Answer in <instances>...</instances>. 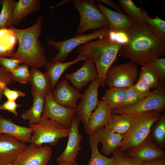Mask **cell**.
Returning a JSON list of instances; mask_svg holds the SVG:
<instances>
[{"mask_svg": "<svg viewBox=\"0 0 165 165\" xmlns=\"http://www.w3.org/2000/svg\"><path fill=\"white\" fill-rule=\"evenodd\" d=\"M128 42L119 52L125 58L142 66L147 62L165 55V43L158 39L144 21L135 22L127 32Z\"/></svg>", "mask_w": 165, "mask_h": 165, "instance_id": "obj_1", "label": "cell"}, {"mask_svg": "<svg viewBox=\"0 0 165 165\" xmlns=\"http://www.w3.org/2000/svg\"><path fill=\"white\" fill-rule=\"evenodd\" d=\"M43 22V17L40 16L33 25L27 28L19 29L13 26L10 27L18 42L17 49L11 58L31 68L38 69L45 66L47 62L45 50L38 40Z\"/></svg>", "mask_w": 165, "mask_h": 165, "instance_id": "obj_2", "label": "cell"}, {"mask_svg": "<svg viewBox=\"0 0 165 165\" xmlns=\"http://www.w3.org/2000/svg\"><path fill=\"white\" fill-rule=\"evenodd\" d=\"M122 45L112 42L108 36L79 47V54L87 57L94 62L98 73L100 86L102 87L105 86L106 73L116 60Z\"/></svg>", "mask_w": 165, "mask_h": 165, "instance_id": "obj_3", "label": "cell"}, {"mask_svg": "<svg viewBox=\"0 0 165 165\" xmlns=\"http://www.w3.org/2000/svg\"><path fill=\"white\" fill-rule=\"evenodd\" d=\"M161 115L153 111L133 116L131 125L116 150L125 153L141 144L149 136L152 126Z\"/></svg>", "mask_w": 165, "mask_h": 165, "instance_id": "obj_4", "label": "cell"}, {"mask_svg": "<svg viewBox=\"0 0 165 165\" xmlns=\"http://www.w3.org/2000/svg\"><path fill=\"white\" fill-rule=\"evenodd\" d=\"M75 8L80 16L77 35L83 34L89 30H96L109 27L105 15L94 0H72Z\"/></svg>", "mask_w": 165, "mask_h": 165, "instance_id": "obj_5", "label": "cell"}, {"mask_svg": "<svg viewBox=\"0 0 165 165\" xmlns=\"http://www.w3.org/2000/svg\"><path fill=\"white\" fill-rule=\"evenodd\" d=\"M29 127L33 131L30 143L39 146L43 144L55 145L60 139L68 137L70 130L58 122L42 118L38 123Z\"/></svg>", "mask_w": 165, "mask_h": 165, "instance_id": "obj_6", "label": "cell"}, {"mask_svg": "<svg viewBox=\"0 0 165 165\" xmlns=\"http://www.w3.org/2000/svg\"><path fill=\"white\" fill-rule=\"evenodd\" d=\"M160 81L159 86L138 103L125 108L112 110L113 115L130 114L134 116L155 111L161 112L165 109V88Z\"/></svg>", "mask_w": 165, "mask_h": 165, "instance_id": "obj_7", "label": "cell"}, {"mask_svg": "<svg viewBox=\"0 0 165 165\" xmlns=\"http://www.w3.org/2000/svg\"><path fill=\"white\" fill-rule=\"evenodd\" d=\"M110 31L109 28L108 27L94 31L88 34H76L72 38L59 42L54 41L47 38L46 39V43L49 45L53 46L55 49L58 50L52 61L63 62L67 60L71 52L77 47L95 39L107 37Z\"/></svg>", "mask_w": 165, "mask_h": 165, "instance_id": "obj_8", "label": "cell"}, {"mask_svg": "<svg viewBox=\"0 0 165 165\" xmlns=\"http://www.w3.org/2000/svg\"><path fill=\"white\" fill-rule=\"evenodd\" d=\"M139 72L137 64L130 61L112 65L106 74L105 85L109 88H127L137 82Z\"/></svg>", "mask_w": 165, "mask_h": 165, "instance_id": "obj_9", "label": "cell"}, {"mask_svg": "<svg viewBox=\"0 0 165 165\" xmlns=\"http://www.w3.org/2000/svg\"><path fill=\"white\" fill-rule=\"evenodd\" d=\"M52 91L45 96L42 118L56 121L70 129L72 119L76 113L75 109L65 107L58 104L53 97Z\"/></svg>", "mask_w": 165, "mask_h": 165, "instance_id": "obj_10", "label": "cell"}, {"mask_svg": "<svg viewBox=\"0 0 165 165\" xmlns=\"http://www.w3.org/2000/svg\"><path fill=\"white\" fill-rule=\"evenodd\" d=\"M53 154L48 144L38 146L31 144L25 147L13 163L14 165H47Z\"/></svg>", "mask_w": 165, "mask_h": 165, "instance_id": "obj_11", "label": "cell"}, {"mask_svg": "<svg viewBox=\"0 0 165 165\" xmlns=\"http://www.w3.org/2000/svg\"><path fill=\"white\" fill-rule=\"evenodd\" d=\"M99 86L98 78L91 82L82 94L81 101L75 108L80 121L84 125L87 123L91 114L99 104L98 89Z\"/></svg>", "mask_w": 165, "mask_h": 165, "instance_id": "obj_12", "label": "cell"}, {"mask_svg": "<svg viewBox=\"0 0 165 165\" xmlns=\"http://www.w3.org/2000/svg\"><path fill=\"white\" fill-rule=\"evenodd\" d=\"M80 122L77 115L74 116L70 128L67 145L62 154L57 159V163L68 161L73 165H77L76 158L80 151L82 149L80 144L83 138V135L79 131Z\"/></svg>", "mask_w": 165, "mask_h": 165, "instance_id": "obj_13", "label": "cell"}, {"mask_svg": "<svg viewBox=\"0 0 165 165\" xmlns=\"http://www.w3.org/2000/svg\"><path fill=\"white\" fill-rule=\"evenodd\" d=\"M98 77V72L94 62L88 58L78 70L64 75L65 79L69 80L75 89L79 91L86 86L89 82L97 79Z\"/></svg>", "mask_w": 165, "mask_h": 165, "instance_id": "obj_14", "label": "cell"}, {"mask_svg": "<svg viewBox=\"0 0 165 165\" xmlns=\"http://www.w3.org/2000/svg\"><path fill=\"white\" fill-rule=\"evenodd\" d=\"M126 152L129 157L143 163L165 157V151L157 145L149 136L140 145Z\"/></svg>", "mask_w": 165, "mask_h": 165, "instance_id": "obj_15", "label": "cell"}, {"mask_svg": "<svg viewBox=\"0 0 165 165\" xmlns=\"http://www.w3.org/2000/svg\"><path fill=\"white\" fill-rule=\"evenodd\" d=\"M56 85V89L52 91L55 101L63 107L75 108L77 100L81 99L82 94L72 87L65 79L58 81Z\"/></svg>", "mask_w": 165, "mask_h": 165, "instance_id": "obj_16", "label": "cell"}, {"mask_svg": "<svg viewBox=\"0 0 165 165\" xmlns=\"http://www.w3.org/2000/svg\"><path fill=\"white\" fill-rule=\"evenodd\" d=\"M113 116L112 109L107 103L104 100L99 101L88 122L84 125L86 132L90 135L98 129L106 126L112 120Z\"/></svg>", "mask_w": 165, "mask_h": 165, "instance_id": "obj_17", "label": "cell"}, {"mask_svg": "<svg viewBox=\"0 0 165 165\" xmlns=\"http://www.w3.org/2000/svg\"><path fill=\"white\" fill-rule=\"evenodd\" d=\"M26 145L15 138L0 134V162L4 165L13 163Z\"/></svg>", "mask_w": 165, "mask_h": 165, "instance_id": "obj_18", "label": "cell"}, {"mask_svg": "<svg viewBox=\"0 0 165 165\" xmlns=\"http://www.w3.org/2000/svg\"><path fill=\"white\" fill-rule=\"evenodd\" d=\"M97 2V6L105 16L110 31L127 32L134 24V21L127 14L115 12Z\"/></svg>", "mask_w": 165, "mask_h": 165, "instance_id": "obj_19", "label": "cell"}, {"mask_svg": "<svg viewBox=\"0 0 165 165\" xmlns=\"http://www.w3.org/2000/svg\"><path fill=\"white\" fill-rule=\"evenodd\" d=\"M95 132L98 142L102 145L101 151L106 156L117 148L124 135L115 132L105 126L98 129Z\"/></svg>", "mask_w": 165, "mask_h": 165, "instance_id": "obj_20", "label": "cell"}, {"mask_svg": "<svg viewBox=\"0 0 165 165\" xmlns=\"http://www.w3.org/2000/svg\"><path fill=\"white\" fill-rule=\"evenodd\" d=\"M33 133L32 129L29 127L18 125L12 121L0 116V134L9 135L25 144L30 143Z\"/></svg>", "mask_w": 165, "mask_h": 165, "instance_id": "obj_21", "label": "cell"}, {"mask_svg": "<svg viewBox=\"0 0 165 165\" xmlns=\"http://www.w3.org/2000/svg\"><path fill=\"white\" fill-rule=\"evenodd\" d=\"M29 82L31 85L33 97L42 93L46 94L53 89L50 79L46 72L43 73L38 69L31 68Z\"/></svg>", "mask_w": 165, "mask_h": 165, "instance_id": "obj_22", "label": "cell"}, {"mask_svg": "<svg viewBox=\"0 0 165 165\" xmlns=\"http://www.w3.org/2000/svg\"><path fill=\"white\" fill-rule=\"evenodd\" d=\"M87 58L86 56L79 54L75 59L67 62L47 61L45 66L46 72L50 79L53 89L66 69L72 65L79 61H85Z\"/></svg>", "mask_w": 165, "mask_h": 165, "instance_id": "obj_23", "label": "cell"}, {"mask_svg": "<svg viewBox=\"0 0 165 165\" xmlns=\"http://www.w3.org/2000/svg\"><path fill=\"white\" fill-rule=\"evenodd\" d=\"M41 8L39 0H19L16 2L13 13V24L20 23L29 15Z\"/></svg>", "mask_w": 165, "mask_h": 165, "instance_id": "obj_24", "label": "cell"}, {"mask_svg": "<svg viewBox=\"0 0 165 165\" xmlns=\"http://www.w3.org/2000/svg\"><path fill=\"white\" fill-rule=\"evenodd\" d=\"M45 95V94L42 93L33 97L31 107L22 114L21 118L28 120L29 126L36 124L41 120L44 108Z\"/></svg>", "mask_w": 165, "mask_h": 165, "instance_id": "obj_25", "label": "cell"}, {"mask_svg": "<svg viewBox=\"0 0 165 165\" xmlns=\"http://www.w3.org/2000/svg\"><path fill=\"white\" fill-rule=\"evenodd\" d=\"M89 140L91 154L88 165H115L114 156L108 158L99 152L98 148L99 142L95 132L90 135Z\"/></svg>", "mask_w": 165, "mask_h": 165, "instance_id": "obj_26", "label": "cell"}, {"mask_svg": "<svg viewBox=\"0 0 165 165\" xmlns=\"http://www.w3.org/2000/svg\"><path fill=\"white\" fill-rule=\"evenodd\" d=\"M133 118L130 114L113 115L112 120L105 127L115 132L124 134L131 125Z\"/></svg>", "mask_w": 165, "mask_h": 165, "instance_id": "obj_27", "label": "cell"}, {"mask_svg": "<svg viewBox=\"0 0 165 165\" xmlns=\"http://www.w3.org/2000/svg\"><path fill=\"white\" fill-rule=\"evenodd\" d=\"M16 2L15 0H0L2 9L0 13V29H8L13 25V9Z\"/></svg>", "mask_w": 165, "mask_h": 165, "instance_id": "obj_28", "label": "cell"}, {"mask_svg": "<svg viewBox=\"0 0 165 165\" xmlns=\"http://www.w3.org/2000/svg\"><path fill=\"white\" fill-rule=\"evenodd\" d=\"M127 88H109L102 97L112 110L117 108L123 101Z\"/></svg>", "mask_w": 165, "mask_h": 165, "instance_id": "obj_29", "label": "cell"}, {"mask_svg": "<svg viewBox=\"0 0 165 165\" xmlns=\"http://www.w3.org/2000/svg\"><path fill=\"white\" fill-rule=\"evenodd\" d=\"M144 20L155 36L165 43V21L157 16L150 18L145 11Z\"/></svg>", "mask_w": 165, "mask_h": 165, "instance_id": "obj_30", "label": "cell"}, {"mask_svg": "<svg viewBox=\"0 0 165 165\" xmlns=\"http://www.w3.org/2000/svg\"><path fill=\"white\" fill-rule=\"evenodd\" d=\"M152 133L149 136L152 141L159 147L163 149L165 147V113L152 126Z\"/></svg>", "mask_w": 165, "mask_h": 165, "instance_id": "obj_31", "label": "cell"}, {"mask_svg": "<svg viewBox=\"0 0 165 165\" xmlns=\"http://www.w3.org/2000/svg\"><path fill=\"white\" fill-rule=\"evenodd\" d=\"M118 2L127 14L135 22L144 21V13L145 11L144 9L138 7L131 0H119Z\"/></svg>", "mask_w": 165, "mask_h": 165, "instance_id": "obj_32", "label": "cell"}, {"mask_svg": "<svg viewBox=\"0 0 165 165\" xmlns=\"http://www.w3.org/2000/svg\"><path fill=\"white\" fill-rule=\"evenodd\" d=\"M144 67L153 72L158 77L160 82H165V59L155 58L144 64Z\"/></svg>", "mask_w": 165, "mask_h": 165, "instance_id": "obj_33", "label": "cell"}, {"mask_svg": "<svg viewBox=\"0 0 165 165\" xmlns=\"http://www.w3.org/2000/svg\"><path fill=\"white\" fill-rule=\"evenodd\" d=\"M29 66L26 64L19 65L10 73L12 81L26 84L29 82L30 72Z\"/></svg>", "mask_w": 165, "mask_h": 165, "instance_id": "obj_34", "label": "cell"}, {"mask_svg": "<svg viewBox=\"0 0 165 165\" xmlns=\"http://www.w3.org/2000/svg\"><path fill=\"white\" fill-rule=\"evenodd\" d=\"M139 78L142 79L150 87L154 90L159 86L160 81L156 75L148 68L142 66L139 72Z\"/></svg>", "mask_w": 165, "mask_h": 165, "instance_id": "obj_35", "label": "cell"}, {"mask_svg": "<svg viewBox=\"0 0 165 165\" xmlns=\"http://www.w3.org/2000/svg\"><path fill=\"white\" fill-rule=\"evenodd\" d=\"M132 86L127 88L124 100L117 108H125L134 105L147 95L137 93L133 90Z\"/></svg>", "mask_w": 165, "mask_h": 165, "instance_id": "obj_36", "label": "cell"}, {"mask_svg": "<svg viewBox=\"0 0 165 165\" xmlns=\"http://www.w3.org/2000/svg\"><path fill=\"white\" fill-rule=\"evenodd\" d=\"M115 158V165H143V162L130 157L116 149L112 153Z\"/></svg>", "mask_w": 165, "mask_h": 165, "instance_id": "obj_37", "label": "cell"}, {"mask_svg": "<svg viewBox=\"0 0 165 165\" xmlns=\"http://www.w3.org/2000/svg\"><path fill=\"white\" fill-rule=\"evenodd\" d=\"M12 82L10 74L0 66V103L4 90Z\"/></svg>", "mask_w": 165, "mask_h": 165, "instance_id": "obj_38", "label": "cell"}, {"mask_svg": "<svg viewBox=\"0 0 165 165\" xmlns=\"http://www.w3.org/2000/svg\"><path fill=\"white\" fill-rule=\"evenodd\" d=\"M108 36L112 42L122 45L127 44L129 41L127 32L110 31Z\"/></svg>", "mask_w": 165, "mask_h": 165, "instance_id": "obj_39", "label": "cell"}, {"mask_svg": "<svg viewBox=\"0 0 165 165\" xmlns=\"http://www.w3.org/2000/svg\"><path fill=\"white\" fill-rule=\"evenodd\" d=\"M20 64L19 61L16 59L0 57V64L2 68L9 73L16 69Z\"/></svg>", "mask_w": 165, "mask_h": 165, "instance_id": "obj_40", "label": "cell"}, {"mask_svg": "<svg viewBox=\"0 0 165 165\" xmlns=\"http://www.w3.org/2000/svg\"><path fill=\"white\" fill-rule=\"evenodd\" d=\"M132 87L136 92L140 94L146 95L151 92V89L149 86L139 78L136 83L132 86Z\"/></svg>", "mask_w": 165, "mask_h": 165, "instance_id": "obj_41", "label": "cell"}, {"mask_svg": "<svg viewBox=\"0 0 165 165\" xmlns=\"http://www.w3.org/2000/svg\"><path fill=\"white\" fill-rule=\"evenodd\" d=\"M21 105V104H17L16 101L7 100L2 105H0V110H7L12 113L15 116L17 117L18 113L16 109Z\"/></svg>", "mask_w": 165, "mask_h": 165, "instance_id": "obj_42", "label": "cell"}, {"mask_svg": "<svg viewBox=\"0 0 165 165\" xmlns=\"http://www.w3.org/2000/svg\"><path fill=\"white\" fill-rule=\"evenodd\" d=\"M3 95L6 97L8 100L16 101L19 97L25 96V94L17 89L12 90L7 87L4 91Z\"/></svg>", "mask_w": 165, "mask_h": 165, "instance_id": "obj_43", "label": "cell"}, {"mask_svg": "<svg viewBox=\"0 0 165 165\" xmlns=\"http://www.w3.org/2000/svg\"><path fill=\"white\" fill-rule=\"evenodd\" d=\"M13 48L7 44L0 42V57H11L14 53Z\"/></svg>", "mask_w": 165, "mask_h": 165, "instance_id": "obj_44", "label": "cell"}, {"mask_svg": "<svg viewBox=\"0 0 165 165\" xmlns=\"http://www.w3.org/2000/svg\"><path fill=\"white\" fill-rule=\"evenodd\" d=\"M97 2H102L105 4L109 6L112 8L114 9L117 12L120 13H123L120 9L118 6L117 3L115 2L110 0H98Z\"/></svg>", "mask_w": 165, "mask_h": 165, "instance_id": "obj_45", "label": "cell"}, {"mask_svg": "<svg viewBox=\"0 0 165 165\" xmlns=\"http://www.w3.org/2000/svg\"><path fill=\"white\" fill-rule=\"evenodd\" d=\"M143 165H165V157L149 162L143 163Z\"/></svg>", "mask_w": 165, "mask_h": 165, "instance_id": "obj_46", "label": "cell"}, {"mask_svg": "<svg viewBox=\"0 0 165 165\" xmlns=\"http://www.w3.org/2000/svg\"><path fill=\"white\" fill-rule=\"evenodd\" d=\"M10 31L9 28L2 29H0V42L3 38Z\"/></svg>", "mask_w": 165, "mask_h": 165, "instance_id": "obj_47", "label": "cell"}, {"mask_svg": "<svg viewBox=\"0 0 165 165\" xmlns=\"http://www.w3.org/2000/svg\"><path fill=\"white\" fill-rule=\"evenodd\" d=\"M57 165H73V164L69 162L64 161L57 163Z\"/></svg>", "mask_w": 165, "mask_h": 165, "instance_id": "obj_48", "label": "cell"}, {"mask_svg": "<svg viewBox=\"0 0 165 165\" xmlns=\"http://www.w3.org/2000/svg\"><path fill=\"white\" fill-rule=\"evenodd\" d=\"M4 165H14L13 163H7L5 164Z\"/></svg>", "mask_w": 165, "mask_h": 165, "instance_id": "obj_49", "label": "cell"}, {"mask_svg": "<svg viewBox=\"0 0 165 165\" xmlns=\"http://www.w3.org/2000/svg\"><path fill=\"white\" fill-rule=\"evenodd\" d=\"M0 165H4V164L0 162Z\"/></svg>", "mask_w": 165, "mask_h": 165, "instance_id": "obj_50", "label": "cell"}]
</instances>
